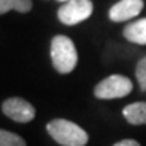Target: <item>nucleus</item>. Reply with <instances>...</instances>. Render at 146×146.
<instances>
[{"mask_svg":"<svg viewBox=\"0 0 146 146\" xmlns=\"http://www.w3.org/2000/svg\"><path fill=\"white\" fill-rule=\"evenodd\" d=\"M46 131L51 139L61 146H85L88 143V133L78 124L64 118L52 119L46 124Z\"/></svg>","mask_w":146,"mask_h":146,"instance_id":"nucleus-1","label":"nucleus"},{"mask_svg":"<svg viewBox=\"0 0 146 146\" xmlns=\"http://www.w3.org/2000/svg\"><path fill=\"white\" fill-rule=\"evenodd\" d=\"M51 60L54 69L61 73L67 75L73 72L78 66V51L70 37L64 35H57L51 40Z\"/></svg>","mask_w":146,"mask_h":146,"instance_id":"nucleus-2","label":"nucleus"},{"mask_svg":"<svg viewBox=\"0 0 146 146\" xmlns=\"http://www.w3.org/2000/svg\"><path fill=\"white\" fill-rule=\"evenodd\" d=\"M133 91L131 79L124 75H110L94 87V96L100 100H113L128 96Z\"/></svg>","mask_w":146,"mask_h":146,"instance_id":"nucleus-3","label":"nucleus"},{"mask_svg":"<svg viewBox=\"0 0 146 146\" xmlns=\"http://www.w3.org/2000/svg\"><path fill=\"white\" fill-rule=\"evenodd\" d=\"M94 11V5L91 0H69L57 11L60 23L64 25H76L88 19Z\"/></svg>","mask_w":146,"mask_h":146,"instance_id":"nucleus-4","label":"nucleus"},{"mask_svg":"<svg viewBox=\"0 0 146 146\" xmlns=\"http://www.w3.org/2000/svg\"><path fill=\"white\" fill-rule=\"evenodd\" d=\"M2 113L19 124L31 122L36 116V109L30 102L21 97H9L2 103Z\"/></svg>","mask_w":146,"mask_h":146,"instance_id":"nucleus-5","label":"nucleus"},{"mask_svg":"<svg viewBox=\"0 0 146 146\" xmlns=\"http://www.w3.org/2000/svg\"><path fill=\"white\" fill-rule=\"evenodd\" d=\"M143 9V0H119L109 9V19L113 23H124L136 18Z\"/></svg>","mask_w":146,"mask_h":146,"instance_id":"nucleus-6","label":"nucleus"},{"mask_svg":"<svg viewBox=\"0 0 146 146\" xmlns=\"http://www.w3.org/2000/svg\"><path fill=\"white\" fill-rule=\"evenodd\" d=\"M124 37L136 45H146V18L136 19L125 25L122 30Z\"/></svg>","mask_w":146,"mask_h":146,"instance_id":"nucleus-7","label":"nucleus"},{"mask_svg":"<svg viewBox=\"0 0 146 146\" xmlns=\"http://www.w3.org/2000/svg\"><path fill=\"white\" fill-rule=\"evenodd\" d=\"M125 121L131 125H146V102L130 103L122 109Z\"/></svg>","mask_w":146,"mask_h":146,"instance_id":"nucleus-8","label":"nucleus"},{"mask_svg":"<svg viewBox=\"0 0 146 146\" xmlns=\"http://www.w3.org/2000/svg\"><path fill=\"white\" fill-rule=\"evenodd\" d=\"M31 9H33L31 0H0V14L2 15H6L9 11L27 14Z\"/></svg>","mask_w":146,"mask_h":146,"instance_id":"nucleus-9","label":"nucleus"},{"mask_svg":"<svg viewBox=\"0 0 146 146\" xmlns=\"http://www.w3.org/2000/svg\"><path fill=\"white\" fill-rule=\"evenodd\" d=\"M0 146H27V143L21 136L2 128L0 130Z\"/></svg>","mask_w":146,"mask_h":146,"instance_id":"nucleus-10","label":"nucleus"},{"mask_svg":"<svg viewBox=\"0 0 146 146\" xmlns=\"http://www.w3.org/2000/svg\"><path fill=\"white\" fill-rule=\"evenodd\" d=\"M136 78H137V84H139V87H140V90L143 92H146V55L137 61Z\"/></svg>","mask_w":146,"mask_h":146,"instance_id":"nucleus-11","label":"nucleus"},{"mask_svg":"<svg viewBox=\"0 0 146 146\" xmlns=\"http://www.w3.org/2000/svg\"><path fill=\"white\" fill-rule=\"evenodd\" d=\"M113 146H140V143L134 140V139H124V140L116 142Z\"/></svg>","mask_w":146,"mask_h":146,"instance_id":"nucleus-12","label":"nucleus"},{"mask_svg":"<svg viewBox=\"0 0 146 146\" xmlns=\"http://www.w3.org/2000/svg\"><path fill=\"white\" fill-rule=\"evenodd\" d=\"M58 2H69V0H58Z\"/></svg>","mask_w":146,"mask_h":146,"instance_id":"nucleus-13","label":"nucleus"}]
</instances>
